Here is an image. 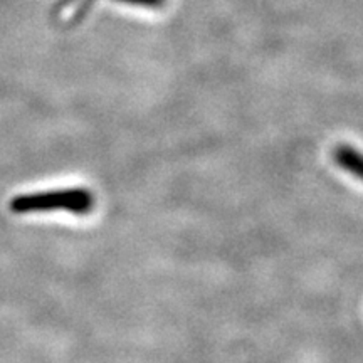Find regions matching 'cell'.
Listing matches in <instances>:
<instances>
[{
	"instance_id": "cell-3",
	"label": "cell",
	"mask_w": 363,
	"mask_h": 363,
	"mask_svg": "<svg viewBox=\"0 0 363 363\" xmlns=\"http://www.w3.org/2000/svg\"><path fill=\"white\" fill-rule=\"evenodd\" d=\"M116 2L130 4V6H138V7L157 9V7H162L163 4H165V0H116Z\"/></svg>"
},
{
	"instance_id": "cell-1",
	"label": "cell",
	"mask_w": 363,
	"mask_h": 363,
	"mask_svg": "<svg viewBox=\"0 0 363 363\" xmlns=\"http://www.w3.org/2000/svg\"><path fill=\"white\" fill-rule=\"evenodd\" d=\"M94 207V197L86 189L56 190V192H43L19 195L11 201V211L16 214H30V212H51L67 211L72 214H89Z\"/></svg>"
},
{
	"instance_id": "cell-2",
	"label": "cell",
	"mask_w": 363,
	"mask_h": 363,
	"mask_svg": "<svg viewBox=\"0 0 363 363\" xmlns=\"http://www.w3.org/2000/svg\"><path fill=\"white\" fill-rule=\"evenodd\" d=\"M333 160L340 169L355 177L358 180H363V153L358 152L352 145H338L333 148Z\"/></svg>"
}]
</instances>
